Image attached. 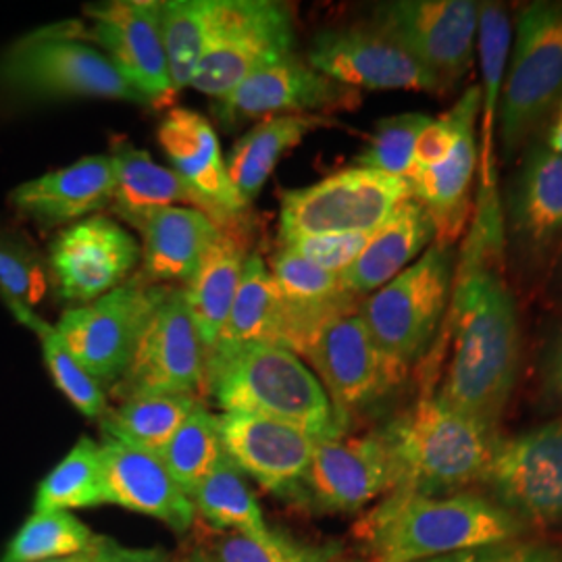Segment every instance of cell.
<instances>
[{
  "label": "cell",
  "mask_w": 562,
  "mask_h": 562,
  "mask_svg": "<svg viewBox=\"0 0 562 562\" xmlns=\"http://www.w3.org/2000/svg\"><path fill=\"white\" fill-rule=\"evenodd\" d=\"M302 357L319 375L344 429L355 413L398 390L411 369L383 350L359 313L327 323L308 341Z\"/></svg>",
  "instance_id": "11"
},
{
  "label": "cell",
  "mask_w": 562,
  "mask_h": 562,
  "mask_svg": "<svg viewBox=\"0 0 562 562\" xmlns=\"http://www.w3.org/2000/svg\"><path fill=\"white\" fill-rule=\"evenodd\" d=\"M427 562H562V548L542 540H510Z\"/></svg>",
  "instance_id": "44"
},
{
  "label": "cell",
  "mask_w": 562,
  "mask_h": 562,
  "mask_svg": "<svg viewBox=\"0 0 562 562\" xmlns=\"http://www.w3.org/2000/svg\"><path fill=\"white\" fill-rule=\"evenodd\" d=\"M113 194V162L97 155L21 183L11 194V204L23 217L55 227L92 217V213L111 204Z\"/></svg>",
  "instance_id": "24"
},
{
  "label": "cell",
  "mask_w": 562,
  "mask_h": 562,
  "mask_svg": "<svg viewBox=\"0 0 562 562\" xmlns=\"http://www.w3.org/2000/svg\"><path fill=\"white\" fill-rule=\"evenodd\" d=\"M48 290V271L34 244L0 227V296L7 306L34 311Z\"/></svg>",
  "instance_id": "41"
},
{
  "label": "cell",
  "mask_w": 562,
  "mask_h": 562,
  "mask_svg": "<svg viewBox=\"0 0 562 562\" xmlns=\"http://www.w3.org/2000/svg\"><path fill=\"white\" fill-rule=\"evenodd\" d=\"M546 146L562 157V102L559 104V109L554 111V121H552Z\"/></svg>",
  "instance_id": "47"
},
{
  "label": "cell",
  "mask_w": 562,
  "mask_h": 562,
  "mask_svg": "<svg viewBox=\"0 0 562 562\" xmlns=\"http://www.w3.org/2000/svg\"><path fill=\"white\" fill-rule=\"evenodd\" d=\"M104 504L101 446L80 438L69 454L42 480L34 510H76Z\"/></svg>",
  "instance_id": "36"
},
{
  "label": "cell",
  "mask_w": 562,
  "mask_h": 562,
  "mask_svg": "<svg viewBox=\"0 0 562 562\" xmlns=\"http://www.w3.org/2000/svg\"><path fill=\"white\" fill-rule=\"evenodd\" d=\"M398 473L396 490L425 496L459 494L482 482L498 442L496 429L423 394L382 429Z\"/></svg>",
  "instance_id": "4"
},
{
  "label": "cell",
  "mask_w": 562,
  "mask_h": 562,
  "mask_svg": "<svg viewBox=\"0 0 562 562\" xmlns=\"http://www.w3.org/2000/svg\"><path fill=\"white\" fill-rule=\"evenodd\" d=\"M97 536L65 510H34L7 546L0 562H48L92 548Z\"/></svg>",
  "instance_id": "39"
},
{
  "label": "cell",
  "mask_w": 562,
  "mask_h": 562,
  "mask_svg": "<svg viewBox=\"0 0 562 562\" xmlns=\"http://www.w3.org/2000/svg\"><path fill=\"white\" fill-rule=\"evenodd\" d=\"M188 496L196 515L215 531H240L252 538H267L273 531L265 522L255 494L227 457Z\"/></svg>",
  "instance_id": "33"
},
{
  "label": "cell",
  "mask_w": 562,
  "mask_h": 562,
  "mask_svg": "<svg viewBox=\"0 0 562 562\" xmlns=\"http://www.w3.org/2000/svg\"><path fill=\"white\" fill-rule=\"evenodd\" d=\"M359 94L325 78L294 53L276 60L241 81L227 97L215 101V115L223 127L265 115H313L323 109H352Z\"/></svg>",
  "instance_id": "20"
},
{
  "label": "cell",
  "mask_w": 562,
  "mask_h": 562,
  "mask_svg": "<svg viewBox=\"0 0 562 562\" xmlns=\"http://www.w3.org/2000/svg\"><path fill=\"white\" fill-rule=\"evenodd\" d=\"M294 23L273 0H215L192 88L220 101L262 67L294 53Z\"/></svg>",
  "instance_id": "8"
},
{
  "label": "cell",
  "mask_w": 562,
  "mask_h": 562,
  "mask_svg": "<svg viewBox=\"0 0 562 562\" xmlns=\"http://www.w3.org/2000/svg\"><path fill=\"white\" fill-rule=\"evenodd\" d=\"M477 44L482 57V113H483V165L492 161L494 125L503 99L504 78L513 44V23L503 4L480 2V27Z\"/></svg>",
  "instance_id": "37"
},
{
  "label": "cell",
  "mask_w": 562,
  "mask_h": 562,
  "mask_svg": "<svg viewBox=\"0 0 562 562\" xmlns=\"http://www.w3.org/2000/svg\"><path fill=\"white\" fill-rule=\"evenodd\" d=\"M94 561L97 562H173L169 554L157 548H130L121 546L111 538L97 536L94 542Z\"/></svg>",
  "instance_id": "45"
},
{
  "label": "cell",
  "mask_w": 562,
  "mask_h": 562,
  "mask_svg": "<svg viewBox=\"0 0 562 562\" xmlns=\"http://www.w3.org/2000/svg\"><path fill=\"white\" fill-rule=\"evenodd\" d=\"M101 462L104 504L148 515L178 533L196 521L190 496L169 475L159 454L104 438Z\"/></svg>",
  "instance_id": "22"
},
{
  "label": "cell",
  "mask_w": 562,
  "mask_h": 562,
  "mask_svg": "<svg viewBox=\"0 0 562 562\" xmlns=\"http://www.w3.org/2000/svg\"><path fill=\"white\" fill-rule=\"evenodd\" d=\"M529 527L483 494L425 496L392 490L364 510L352 536L369 562H427L525 538Z\"/></svg>",
  "instance_id": "2"
},
{
  "label": "cell",
  "mask_w": 562,
  "mask_h": 562,
  "mask_svg": "<svg viewBox=\"0 0 562 562\" xmlns=\"http://www.w3.org/2000/svg\"><path fill=\"white\" fill-rule=\"evenodd\" d=\"M436 240V223L419 202L408 199L371 234L359 259L341 271V285L352 296L380 290Z\"/></svg>",
  "instance_id": "25"
},
{
  "label": "cell",
  "mask_w": 562,
  "mask_h": 562,
  "mask_svg": "<svg viewBox=\"0 0 562 562\" xmlns=\"http://www.w3.org/2000/svg\"><path fill=\"white\" fill-rule=\"evenodd\" d=\"M206 362L183 290L167 285L142 331L134 359L111 387L117 401L140 394H204Z\"/></svg>",
  "instance_id": "12"
},
{
  "label": "cell",
  "mask_w": 562,
  "mask_h": 562,
  "mask_svg": "<svg viewBox=\"0 0 562 562\" xmlns=\"http://www.w3.org/2000/svg\"><path fill=\"white\" fill-rule=\"evenodd\" d=\"M482 483L529 525H562V419L498 438Z\"/></svg>",
  "instance_id": "13"
},
{
  "label": "cell",
  "mask_w": 562,
  "mask_h": 562,
  "mask_svg": "<svg viewBox=\"0 0 562 562\" xmlns=\"http://www.w3.org/2000/svg\"><path fill=\"white\" fill-rule=\"evenodd\" d=\"M306 63L352 90H448L436 74L375 23L323 30L311 42Z\"/></svg>",
  "instance_id": "14"
},
{
  "label": "cell",
  "mask_w": 562,
  "mask_h": 562,
  "mask_svg": "<svg viewBox=\"0 0 562 562\" xmlns=\"http://www.w3.org/2000/svg\"><path fill=\"white\" fill-rule=\"evenodd\" d=\"M250 344H269L285 350L292 348L288 306L269 267L259 255H248L244 262L229 317L206 361L215 355H225Z\"/></svg>",
  "instance_id": "28"
},
{
  "label": "cell",
  "mask_w": 562,
  "mask_h": 562,
  "mask_svg": "<svg viewBox=\"0 0 562 562\" xmlns=\"http://www.w3.org/2000/svg\"><path fill=\"white\" fill-rule=\"evenodd\" d=\"M209 562H341L344 550L338 543L301 542L283 531H271L267 538H252L240 531L209 529L201 548Z\"/></svg>",
  "instance_id": "34"
},
{
  "label": "cell",
  "mask_w": 562,
  "mask_h": 562,
  "mask_svg": "<svg viewBox=\"0 0 562 562\" xmlns=\"http://www.w3.org/2000/svg\"><path fill=\"white\" fill-rule=\"evenodd\" d=\"M369 238L371 234H327L283 241L281 246L290 248L302 259L322 267L325 271L340 276L341 271H346L359 259Z\"/></svg>",
  "instance_id": "43"
},
{
  "label": "cell",
  "mask_w": 562,
  "mask_h": 562,
  "mask_svg": "<svg viewBox=\"0 0 562 562\" xmlns=\"http://www.w3.org/2000/svg\"><path fill=\"white\" fill-rule=\"evenodd\" d=\"M543 392L562 406V327L548 341L542 357Z\"/></svg>",
  "instance_id": "46"
},
{
  "label": "cell",
  "mask_w": 562,
  "mask_h": 562,
  "mask_svg": "<svg viewBox=\"0 0 562 562\" xmlns=\"http://www.w3.org/2000/svg\"><path fill=\"white\" fill-rule=\"evenodd\" d=\"M109 159L115 171V194L111 206L123 222L136 229H140L142 223L153 213L180 202L192 204V209L206 215L204 202L192 192V188L176 171L153 161L146 150L132 146L130 142H120Z\"/></svg>",
  "instance_id": "30"
},
{
  "label": "cell",
  "mask_w": 562,
  "mask_h": 562,
  "mask_svg": "<svg viewBox=\"0 0 562 562\" xmlns=\"http://www.w3.org/2000/svg\"><path fill=\"white\" fill-rule=\"evenodd\" d=\"M9 308L25 327L36 331V336L41 338L44 361L50 371L53 382L65 394V398L71 402L83 417L102 419V415L109 408L104 392H102L101 385L86 373V369L81 367L80 362L76 361V357L69 352L57 327L42 322L41 317L30 308H23V306H9Z\"/></svg>",
  "instance_id": "40"
},
{
  "label": "cell",
  "mask_w": 562,
  "mask_h": 562,
  "mask_svg": "<svg viewBox=\"0 0 562 562\" xmlns=\"http://www.w3.org/2000/svg\"><path fill=\"white\" fill-rule=\"evenodd\" d=\"M452 292V352L436 396L496 429L521 367L517 304L503 278L485 265L467 269Z\"/></svg>",
  "instance_id": "1"
},
{
  "label": "cell",
  "mask_w": 562,
  "mask_h": 562,
  "mask_svg": "<svg viewBox=\"0 0 562 562\" xmlns=\"http://www.w3.org/2000/svg\"><path fill=\"white\" fill-rule=\"evenodd\" d=\"M165 288L138 273L99 301L63 313L60 338L101 387H113L127 371Z\"/></svg>",
  "instance_id": "10"
},
{
  "label": "cell",
  "mask_w": 562,
  "mask_h": 562,
  "mask_svg": "<svg viewBox=\"0 0 562 562\" xmlns=\"http://www.w3.org/2000/svg\"><path fill=\"white\" fill-rule=\"evenodd\" d=\"M201 404L188 394H140L106 408L101 427L104 438L159 454L181 423Z\"/></svg>",
  "instance_id": "32"
},
{
  "label": "cell",
  "mask_w": 562,
  "mask_h": 562,
  "mask_svg": "<svg viewBox=\"0 0 562 562\" xmlns=\"http://www.w3.org/2000/svg\"><path fill=\"white\" fill-rule=\"evenodd\" d=\"M223 457L225 454L217 431V419L206 411L202 402L159 452L165 469L186 494H190L202 480H206Z\"/></svg>",
  "instance_id": "38"
},
{
  "label": "cell",
  "mask_w": 562,
  "mask_h": 562,
  "mask_svg": "<svg viewBox=\"0 0 562 562\" xmlns=\"http://www.w3.org/2000/svg\"><path fill=\"white\" fill-rule=\"evenodd\" d=\"M86 15L94 25L90 34L81 30V38L97 42L150 106H171L178 94L162 46L161 2L115 0L88 7Z\"/></svg>",
  "instance_id": "18"
},
{
  "label": "cell",
  "mask_w": 562,
  "mask_h": 562,
  "mask_svg": "<svg viewBox=\"0 0 562 562\" xmlns=\"http://www.w3.org/2000/svg\"><path fill=\"white\" fill-rule=\"evenodd\" d=\"M215 0H167L161 2V34L169 80L180 94L190 86L209 38Z\"/></svg>",
  "instance_id": "35"
},
{
  "label": "cell",
  "mask_w": 562,
  "mask_h": 562,
  "mask_svg": "<svg viewBox=\"0 0 562 562\" xmlns=\"http://www.w3.org/2000/svg\"><path fill=\"white\" fill-rule=\"evenodd\" d=\"M562 102V0L525 4L515 21V44L508 57L498 134L510 159Z\"/></svg>",
  "instance_id": "6"
},
{
  "label": "cell",
  "mask_w": 562,
  "mask_h": 562,
  "mask_svg": "<svg viewBox=\"0 0 562 562\" xmlns=\"http://www.w3.org/2000/svg\"><path fill=\"white\" fill-rule=\"evenodd\" d=\"M246 259L240 225L222 227L206 246L199 269L183 288L190 317L201 338L204 362L227 323Z\"/></svg>",
  "instance_id": "26"
},
{
  "label": "cell",
  "mask_w": 562,
  "mask_h": 562,
  "mask_svg": "<svg viewBox=\"0 0 562 562\" xmlns=\"http://www.w3.org/2000/svg\"><path fill=\"white\" fill-rule=\"evenodd\" d=\"M429 121L431 117L425 113H402L380 121L355 167L406 180L413 169L415 144Z\"/></svg>",
  "instance_id": "42"
},
{
  "label": "cell",
  "mask_w": 562,
  "mask_h": 562,
  "mask_svg": "<svg viewBox=\"0 0 562 562\" xmlns=\"http://www.w3.org/2000/svg\"><path fill=\"white\" fill-rule=\"evenodd\" d=\"M477 123V121H475ZM475 123L462 130L452 153L431 167H413L408 173L411 199L419 202L436 223L438 240L450 244L461 234L469 194L477 167Z\"/></svg>",
  "instance_id": "29"
},
{
  "label": "cell",
  "mask_w": 562,
  "mask_h": 562,
  "mask_svg": "<svg viewBox=\"0 0 562 562\" xmlns=\"http://www.w3.org/2000/svg\"><path fill=\"white\" fill-rule=\"evenodd\" d=\"M561 280H562V262H561Z\"/></svg>",
  "instance_id": "51"
},
{
  "label": "cell",
  "mask_w": 562,
  "mask_h": 562,
  "mask_svg": "<svg viewBox=\"0 0 562 562\" xmlns=\"http://www.w3.org/2000/svg\"><path fill=\"white\" fill-rule=\"evenodd\" d=\"M181 562H209L206 559H204V554L202 552H199V550H192L186 559Z\"/></svg>",
  "instance_id": "49"
},
{
  "label": "cell",
  "mask_w": 562,
  "mask_h": 562,
  "mask_svg": "<svg viewBox=\"0 0 562 562\" xmlns=\"http://www.w3.org/2000/svg\"><path fill=\"white\" fill-rule=\"evenodd\" d=\"M375 25L450 88L471 69L480 27V2H385L375 9Z\"/></svg>",
  "instance_id": "16"
},
{
  "label": "cell",
  "mask_w": 562,
  "mask_h": 562,
  "mask_svg": "<svg viewBox=\"0 0 562 562\" xmlns=\"http://www.w3.org/2000/svg\"><path fill=\"white\" fill-rule=\"evenodd\" d=\"M222 227L196 209L167 206L142 223V276L155 285L188 283Z\"/></svg>",
  "instance_id": "27"
},
{
  "label": "cell",
  "mask_w": 562,
  "mask_h": 562,
  "mask_svg": "<svg viewBox=\"0 0 562 562\" xmlns=\"http://www.w3.org/2000/svg\"><path fill=\"white\" fill-rule=\"evenodd\" d=\"M94 542H97V540H94ZM48 562H97L94 561V543H92V548H88V550H83V552H78V554L63 557V559H55V561Z\"/></svg>",
  "instance_id": "48"
},
{
  "label": "cell",
  "mask_w": 562,
  "mask_h": 562,
  "mask_svg": "<svg viewBox=\"0 0 562 562\" xmlns=\"http://www.w3.org/2000/svg\"><path fill=\"white\" fill-rule=\"evenodd\" d=\"M408 199V181L350 167L281 196L280 241L327 234H373Z\"/></svg>",
  "instance_id": "9"
},
{
  "label": "cell",
  "mask_w": 562,
  "mask_h": 562,
  "mask_svg": "<svg viewBox=\"0 0 562 562\" xmlns=\"http://www.w3.org/2000/svg\"><path fill=\"white\" fill-rule=\"evenodd\" d=\"M204 394H211L225 413L285 423L317 440L344 436L319 378L299 355L280 346L250 344L211 357Z\"/></svg>",
  "instance_id": "3"
},
{
  "label": "cell",
  "mask_w": 562,
  "mask_h": 562,
  "mask_svg": "<svg viewBox=\"0 0 562 562\" xmlns=\"http://www.w3.org/2000/svg\"><path fill=\"white\" fill-rule=\"evenodd\" d=\"M506 227L525 255H542L562 236V157L536 144L506 190Z\"/></svg>",
  "instance_id": "23"
},
{
  "label": "cell",
  "mask_w": 562,
  "mask_h": 562,
  "mask_svg": "<svg viewBox=\"0 0 562 562\" xmlns=\"http://www.w3.org/2000/svg\"><path fill=\"white\" fill-rule=\"evenodd\" d=\"M454 248L434 241L401 276L362 302L359 315L394 359L413 364L434 340L454 290Z\"/></svg>",
  "instance_id": "7"
},
{
  "label": "cell",
  "mask_w": 562,
  "mask_h": 562,
  "mask_svg": "<svg viewBox=\"0 0 562 562\" xmlns=\"http://www.w3.org/2000/svg\"><path fill=\"white\" fill-rule=\"evenodd\" d=\"M138 241L120 223L94 215L69 225L50 244L48 269L65 302L90 304L132 278Z\"/></svg>",
  "instance_id": "17"
},
{
  "label": "cell",
  "mask_w": 562,
  "mask_h": 562,
  "mask_svg": "<svg viewBox=\"0 0 562 562\" xmlns=\"http://www.w3.org/2000/svg\"><path fill=\"white\" fill-rule=\"evenodd\" d=\"M329 120L323 115H281L259 121L244 134L225 159L227 176L244 206L259 196L281 157L301 144L302 138Z\"/></svg>",
  "instance_id": "31"
},
{
  "label": "cell",
  "mask_w": 562,
  "mask_h": 562,
  "mask_svg": "<svg viewBox=\"0 0 562 562\" xmlns=\"http://www.w3.org/2000/svg\"><path fill=\"white\" fill-rule=\"evenodd\" d=\"M215 419L229 462L262 490L302 508L304 480L319 440L299 427L252 415L223 413Z\"/></svg>",
  "instance_id": "19"
},
{
  "label": "cell",
  "mask_w": 562,
  "mask_h": 562,
  "mask_svg": "<svg viewBox=\"0 0 562 562\" xmlns=\"http://www.w3.org/2000/svg\"><path fill=\"white\" fill-rule=\"evenodd\" d=\"M159 144L173 171L204 202L206 215L220 227L238 225L248 206L232 186L209 120L190 109H171L159 127Z\"/></svg>",
  "instance_id": "21"
},
{
  "label": "cell",
  "mask_w": 562,
  "mask_h": 562,
  "mask_svg": "<svg viewBox=\"0 0 562 562\" xmlns=\"http://www.w3.org/2000/svg\"><path fill=\"white\" fill-rule=\"evenodd\" d=\"M341 562H369V561H364V559H348V561H346V559H344V561Z\"/></svg>",
  "instance_id": "50"
},
{
  "label": "cell",
  "mask_w": 562,
  "mask_h": 562,
  "mask_svg": "<svg viewBox=\"0 0 562 562\" xmlns=\"http://www.w3.org/2000/svg\"><path fill=\"white\" fill-rule=\"evenodd\" d=\"M0 90L21 101L109 99L148 104L81 25H55L13 44L0 59Z\"/></svg>",
  "instance_id": "5"
},
{
  "label": "cell",
  "mask_w": 562,
  "mask_h": 562,
  "mask_svg": "<svg viewBox=\"0 0 562 562\" xmlns=\"http://www.w3.org/2000/svg\"><path fill=\"white\" fill-rule=\"evenodd\" d=\"M398 485L382 429L355 438L319 440L304 480L302 508L322 515L361 513Z\"/></svg>",
  "instance_id": "15"
}]
</instances>
